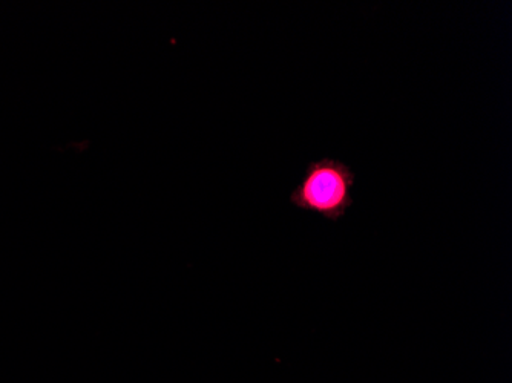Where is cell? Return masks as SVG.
<instances>
[{
  "label": "cell",
  "instance_id": "obj_1",
  "mask_svg": "<svg viewBox=\"0 0 512 383\" xmlns=\"http://www.w3.org/2000/svg\"><path fill=\"white\" fill-rule=\"evenodd\" d=\"M355 172L344 161L322 157L310 161L290 194V203L327 220L338 221L353 204Z\"/></svg>",
  "mask_w": 512,
  "mask_h": 383
}]
</instances>
